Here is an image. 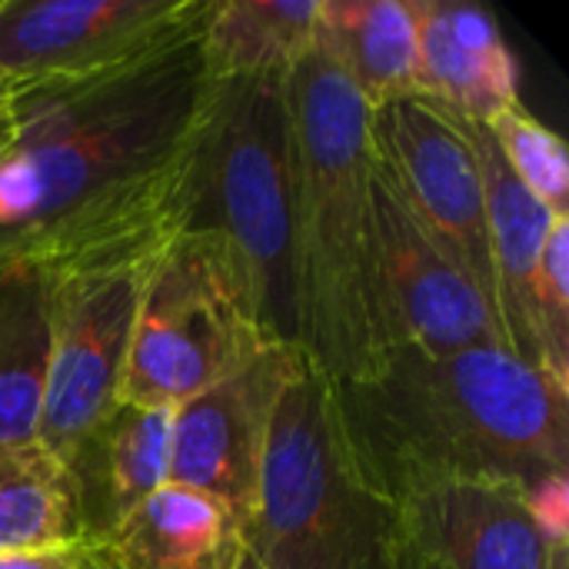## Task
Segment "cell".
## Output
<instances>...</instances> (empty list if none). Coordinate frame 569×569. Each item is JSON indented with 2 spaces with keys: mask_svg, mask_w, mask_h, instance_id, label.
<instances>
[{
  "mask_svg": "<svg viewBox=\"0 0 569 569\" xmlns=\"http://www.w3.org/2000/svg\"><path fill=\"white\" fill-rule=\"evenodd\" d=\"M530 510L550 543H569V477H550L527 490Z\"/></svg>",
  "mask_w": 569,
  "mask_h": 569,
  "instance_id": "obj_23",
  "label": "cell"
},
{
  "mask_svg": "<svg viewBox=\"0 0 569 569\" xmlns=\"http://www.w3.org/2000/svg\"><path fill=\"white\" fill-rule=\"evenodd\" d=\"M260 330L227 250L203 230H177L157 250L120 380V400L180 407L263 350Z\"/></svg>",
  "mask_w": 569,
  "mask_h": 569,
  "instance_id": "obj_6",
  "label": "cell"
},
{
  "mask_svg": "<svg viewBox=\"0 0 569 569\" xmlns=\"http://www.w3.org/2000/svg\"><path fill=\"white\" fill-rule=\"evenodd\" d=\"M7 93H10V90H3V87H0V103L7 100Z\"/></svg>",
  "mask_w": 569,
  "mask_h": 569,
  "instance_id": "obj_29",
  "label": "cell"
},
{
  "mask_svg": "<svg viewBox=\"0 0 569 569\" xmlns=\"http://www.w3.org/2000/svg\"><path fill=\"white\" fill-rule=\"evenodd\" d=\"M550 569H569V550H563V553H560V557L553 560V567H550Z\"/></svg>",
  "mask_w": 569,
  "mask_h": 569,
  "instance_id": "obj_28",
  "label": "cell"
},
{
  "mask_svg": "<svg viewBox=\"0 0 569 569\" xmlns=\"http://www.w3.org/2000/svg\"><path fill=\"white\" fill-rule=\"evenodd\" d=\"M173 410L113 400L70 447L63 467L77 490L83 543H100L147 497L170 483Z\"/></svg>",
  "mask_w": 569,
  "mask_h": 569,
  "instance_id": "obj_13",
  "label": "cell"
},
{
  "mask_svg": "<svg viewBox=\"0 0 569 569\" xmlns=\"http://www.w3.org/2000/svg\"><path fill=\"white\" fill-rule=\"evenodd\" d=\"M320 0H207L197 47L207 80H287L310 53Z\"/></svg>",
  "mask_w": 569,
  "mask_h": 569,
  "instance_id": "obj_18",
  "label": "cell"
},
{
  "mask_svg": "<svg viewBox=\"0 0 569 569\" xmlns=\"http://www.w3.org/2000/svg\"><path fill=\"white\" fill-rule=\"evenodd\" d=\"M533 320L540 343V370L569 390V217L557 220L533 280Z\"/></svg>",
  "mask_w": 569,
  "mask_h": 569,
  "instance_id": "obj_22",
  "label": "cell"
},
{
  "mask_svg": "<svg viewBox=\"0 0 569 569\" xmlns=\"http://www.w3.org/2000/svg\"><path fill=\"white\" fill-rule=\"evenodd\" d=\"M313 43L353 83L363 103L417 97V0H320Z\"/></svg>",
  "mask_w": 569,
  "mask_h": 569,
  "instance_id": "obj_17",
  "label": "cell"
},
{
  "mask_svg": "<svg viewBox=\"0 0 569 569\" xmlns=\"http://www.w3.org/2000/svg\"><path fill=\"white\" fill-rule=\"evenodd\" d=\"M167 237L130 240L47 270L50 373L37 440L60 463L120 397L140 293Z\"/></svg>",
  "mask_w": 569,
  "mask_h": 569,
  "instance_id": "obj_7",
  "label": "cell"
},
{
  "mask_svg": "<svg viewBox=\"0 0 569 569\" xmlns=\"http://www.w3.org/2000/svg\"><path fill=\"white\" fill-rule=\"evenodd\" d=\"M3 143H7V110L0 103V150H3Z\"/></svg>",
  "mask_w": 569,
  "mask_h": 569,
  "instance_id": "obj_27",
  "label": "cell"
},
{
  "mask_svg": "<svg viewBox=\"0 0 569 569\" xmlns=\"http://www.w3.org/2000/svg\"><path fill=\"white\" fill-rule=\"evenodd\" d=\"M83 543L67 467L40 443L0 447V557Z\"/></svg>",
  "mask_w": 569,
  "mask_h": 569,
  "instance_id": "obj_20",
  "label": "cell"
},
{
  "mask_svg": "<svg viewBox=\"0 0 569 569\" xmlns=\"http://www.w3.org/2000/svg\"><path fill=\"white\" fill-rule=\"evenodd\" d=\"M197 30L100 73L3 100L0 267L70 260L180 230L210 107Z\"/></svg>",
  "mask_w": 569,
  "mask_h": 569,
  "instance_id": "obj_1",
  "label": "cell"
},
{
  "mask_svg": "<svg viewBox=\"0 0 569 569\" xmlns=\"http://www.w3.org/2000/svg\"><path fill=\"white\" fill-rule=\"evenodd\" d=\"M300 357V347H270L237 373L180 403L173 410L170 483L210 493L247 520L257 497L270 413Z\"/></svg>",
  "mask_w": 569,
  "mask_h": 569,
  "instance_id": "obj_12",
  "label": "cell"
},
{
  "mask_svg": "<svg viewBox=\"0 0 569 569\" xmlns=\"http://www.w3.org/2000/svg\"><path fill=\"white\" fill-rule=\"evenodd\" d=\"M510 173L553 213L569 217V153L563 137L523 103L500 110L487 123Z\"/></svg>",
  "mask_w": 569,
  "mask_h": 569,
  "instance_id": "obj_21",
  "label": "cell"
},
{
  "mask_svg": "<svg viewBox=\"0 0 569 569\" xmlns=\"http://www.w3.org/2000/svg\"><path fill=\"white\" fill-rule=\"evenodd\" d=\"M373 320L383 357L507 347L493 300L387 193L373 173ZM510 350V347H507Z\"/></svg>",
  "mask_w": 569,
  "mask_h": 569,
  "instance_id": "obj_9",
  "label": "cell"
},
{
  "mask_svg": "<svg viewBox=\"0 0 569 569\" xmlns=\"http://www.w3.org/2000/svg\"><path fill=\"white\" fill-rule=\"evenodd\" d=\"M50 277L33 263L0 267V447L40 443L50 373Z\"/></svg>",
  "mask_w": 569,
  "mask_h": 569,
  "instance_id": "obj_19",
  "label": "cell"
},
{
  "mask_svg": "<svg viewBox=\"0 0 569 569\" xmlns=\"http://www.w3.org/2000/svg\"><path fill=\"white\" fill-rule=\"evenodd\" d=\"M80 557H83V543L27 550V553H3L0 569H80Z\"/></svg>",
  "mask_w": 569,
  "mask_h": 569,
  "instance_id": "obj_24",
  "label": "cell"
},
{
  "mask_svg": "<svg viewBox=\"0 0 569 569\" xmlns=\"http://www.w3.org/2000/svg\"><path fill=\"white\" fill-rule=\"evenodd\" d=\"M287 80H213L180 230L210 233L247 303L280 347H297L293 147Z\"/></svg>",
  "mask_w": 569,
  "mask_h": 569,
  "instance_id": "obj_5",
  "label": "cell"
},
{
  "mask_svg": "<svg viewBox=\"0 0 569 569\" xmlns=\"http://www.w3.org/2000/svg\"><path fill=\"white\" fill-rule=\"evenodd\" d=\"M0 3H3V0H0Z\"/></svg>",
  "mask_w": 569,
  "mask_h": 569,
  "instance_id": "obj_30",
  "label": "cell"
},
{
  "mask_svg": "<svg viewBox=\"0 0 569 569\" xmlns=\"http://www.w3.org/2000/svg\"><path fill=\"white\" fill-rule=\"evenodd\" d=\"M207 0H3L0 87L130 63L197 27Z\"/></svg>",
  "mask_w": 569,
  "mask_h": 569,
  "instance_id": "obj_10",
  "label": "cell"
},
{
  "mask_svg": "<svg viewBox=\"0 0 569 569\" xmlns=\"http://www.w3.org/2000/svg\"><path fill=\"white\" fill-rule=\"evenodd\" d=\"M373 173L410 220L493 300L483 173L463 123L423 97L370 110Z\"/></svg>",
  "mask_w": 569,
  "mask_h": 569,
  "instance_id": "obj_8",
  "label": "cell"
},
{
  "mask_svg": "<svg viewBox=\"0 0 569 569\" xmlns=\"http://www.w3.org/2000/svg\"><path fill=\"white\" fill-rule=\"evenodd\" d=\"M387 497L403 550L423 569H550L569 550L543 537L517 480L410 477Z\"/></svg>",
  "mask_w": 569,
  "mask_h": 569,
  "instance_id": "obj_11",
  "label": "cell"
},
{
  "mask_svg": "<svg viewBox=\"0 0 569 569\" xmlns=\"http://www.w3.org/2000/svg\"><path fill=\"white\" fill-rule=\"evenodd\" d=\"M283 90L293 147L297 347L330 380L350 383L383 360L373 320L370 107L317 43Z\"/></svg>",
  "mask_w": 569,
  "mask_h": 569,
  "instance_id": "obj_3",
  "label": "cell"
},
{
  "mask_svg": "<svg viewBox=\"0 0 569 569\" xmlns=\"http://www.w3.org/2000/svg\"><path fill=\"white\" fill-rule=\"evenodd\" d=\"M337 390L383 493L410 477H497L527 490L569 477V390L507 347L393 350Z\"/></svg>",
  "mask_w": 569,
  "mask_h": 569,
  "instance_id": "obj_2",
  "label": "cell"
},
{
  "mask_svg": "<svg viewBox=\"0 0 569 569\" xmlns=\"http://www.w3.org/2000/svg\"><path fill=\"white\" fill-rule=\"evenodd\" d=\"M460 120V117H457ZM467 137L473 140L480 173H483V200H487V237L493 260V297L497 317L503 327L507 347L540 370V343L533 320V280L543 243L557 220L503 163L487 123L460 120Z\"/></svg>",
  "mask_w": 569,
  "mask_h": 569,
  "instance_id": "obj_15",
  "label": "cell"
},
{
  "mask_svg": "<svg viewBox=\"0 0 569 569\" xmlns=\"http://www.w3.org/2000/svg\"><path fill=\"white\" fill-rule=\"evenodd\" d=\"M250 569H397L403 553L393 500L363 467L337 380L300 357L267 427Z\"/></svg>",
  "mask_w": 569,
  "mask_h": 569,
  "instance_id": "obj_4",
  "label": "cell"
},
{
  "mask_svg": "<svg viewBox=\"0 0 569 569\" xmlns=\"http://www.w3.org/2000/svg\"><path fill=\"white\" fill-rule=\"evenodd\" d=\"M100 543L120 569H250L247 520L177 483L147 497Z\"/></svg>",
  "mask_w": 569,
  "mask_h": 569,
  "instance_id": "obj_16",
  "label": "cell"
},
{
  "mask_svg": "<svg viewBox=\"0 0 569 569\" xmlns=\"http://www.w3.org/2000/svg\"><path fill=\"white\" fill-rule=\"evenodd\" d=\"M397 569H423V567H420V563L403 550V553H400V560H397Z\"/></svg>",
  "mask_w": 569,
  "mask_h": 569,
  "instance_id": "obj_26",
  "label": "cell"
},
{
  "mask_svg": "<svg viewBox=\"0 0 569 569\" xmlns=\"http://www.w3.org/2000/svg\"><path fill=\"white\" fill-rule=\"evenodd\" d=\"M417 97L473 123H490L520 103V67L490 10L463 0H417Z\"/></svg>",
  "mask_w": 569,
  "mask_h": 569,
  "instance_id": "obj_14",
  "label": "cell"
},
{
  "mask_svg": "<svg viewBox=\"0 0 569 569\" xmlns=\"http://www.w3.org/2000/svg\"><path fill=\"white\" fill-rule=\"evenodd\" d=\"M80 569H120V567L113 563V557L107 553V547H103V543H83Z\"/></svg>",
  "mask_w": 569,
  "mask_h": 569,
  "instance_id": "obj_25",
  "label": "cell"
}]
</instances>
